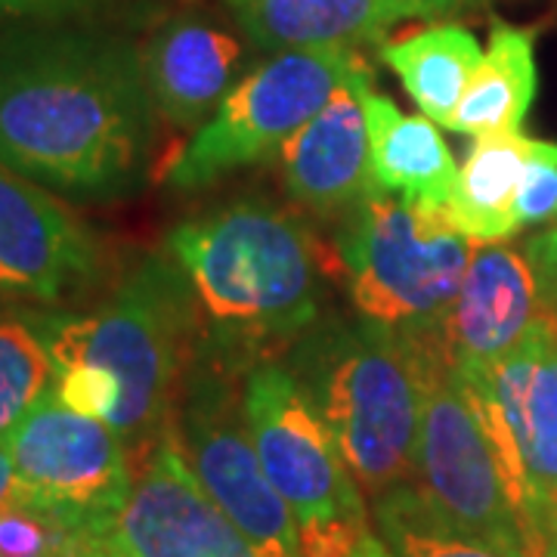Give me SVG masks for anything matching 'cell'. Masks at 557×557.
<instances>
[{
	"label": "cell",
	"instance_id": "cell-22",
	"mask_svg": "<svg viewBox=\"0 0 557 557\" xmlns=\"http://www.w3.org/2000/svg\"><path fill=\"white\" fill-rule=\"evenodd\" d=\"M57 366L32 313L0 317V437L13 431L47 391L57 387Z\"/></svg>",
	"mask_w": 557,
	"mask_h": 557
},
{
	"label": "cell",
	"instance_id": "cell-8",
	"mask_svg": "<svg viewBox=\"0 0 557 557\" xmlns=\"http://www.w3.org/2000/svg\"><path fill=\"white\" fill-rule=\"evenodd\" d=\"M362 60L347 44L282 50L242 78L171 161L168 180L177 189H199L282 146L335 97Z\"/></svg>",
	"mask_w": 557,
	"mask_h": 557
},
{
	"label": "cell",
	"instance_id": "cell-17",
	"mask_svg": "<svg viewBox=\"0 0 557 557\" xmlns=\"http://www.w3.org/2000/svg\"><path fill=\"white\" fill-rule=\"evenodd\" d=\"M226 7L242 32L273 53L379 40L394 22L421 16L416 0H226Z\"/></svg>",
	"mask_w": 557,
	"mask_h": 557
},
{
	"label": "cell",
	"instance_id": "cell-29",
	"mask_svg": "<svg viewBox=\"0 0 557 557\" xmlns=\"http://www.w3.org/2000/svg\"><path fill=\"white\" fill-rule=\"evenodd\" d=\"M468 0H416L418 13L428 16V13H440V10H453V7H461Z\"/></svg>",
	"mask_w": 557,
	"mask_h": 557
},
{
	"label": "cell",
	"instance_id": "cell-10",
	"mask_svg": "<svg viewBox=\"0 0 557 557\" xmlns=\"http://www.w3.org/2000/svg\"><path fill=\"white\" fill-rule=\"evenodd\" d=\"M7 443L20 496L81 530H102L119 520L137 468L106 421L75 412L53 387L13 424Z\"/></svg>",
	"mask_w": 557,
	"mask_h": 557
},
{
	"label": "cell",
	"instance_id": "cell-16",
	"mask_svg": "<svg viewBox=\"0 0 557 557\" xmlns=\"http://www.w3.org/2000/svg\"><path fill=\"white\" fill-rule=\"evenodd\" d=\"M362 106L375 189L412 205L446 208L456 189L458 168L434 121L399 112L397 102L372 90V78L362 81Z\"/></svg>",
	"mask_w": 557,
	"mask_h": 557
},
{
	"label": "cell",
	"instance_id": "cell-19",
	"mask_svg": "<svg viewBox=\"0 0 557 557\" xmlns=\"http://www.w3.org/2000/svg\"><path fill=\"white\" fill-rule=\"evenodd\" d=\"M536 38L530 28L493 22L490 47L483 50L474 78L458 102L453 127L468 137L520 134L536 100Z\"/></svg>",
	"mask_w": 557,
	"mask_h": 557
},
{
	"label": "cell",
	"instance_id": "cell-2",
	"mask_svg": "<svg viewBox=\"0 0 557 557\" xmlns=\"http://www.w3.org/2000/svg\"><path fill=\"white\" fill-rule=\"evenodd\" d=\"M57 372L97 366L119 381L112 431L143 468L171 431V412L199 350V298L174 258H149L94 313H32Z\"/></svg>",
	"mask_w": 557,
	"mask_h": 557
},
{
	"label": "cell",
	"instance_id": "cell-15",
	"mask_svg": "<svg viewBox=\"0 0 557 557\" xmlns=\"http://www.w3.org/2000/svg\"><path fill=\"white\" fill-rule=\"evenodd\" d=\"M239 60V44L214 25L199 20L168 22L143 50L156 112L177 127H196L208 112H218L230 94Z\"/></svg>",
	"mask_w": 557,
	"mask_h": 557
},
{
	"label": "cell",
	"instance_id": "cell-3",
	"mask_svg": "<svg viewBox=\"0 0 557 557\" xmlns=\"http://www.w3.org/2000/svg\"><path fill=\"white\" fill-rule=\"evenodd\" d=\"M285 369L325 418L369 502L416 480L421 375L412 341L359 317L307 329Z\"/></svg>",
	"mask_w": 557,
	"mask_h": 557
},
{
	"label": "cell",
	"instance_id": "cell-12",
	"mask_svg": "<svg viewBox=\"0 0 557 557\" xmlns=\"http://www.w3.org/2000/svg\"><path fill=\"white\" fill-rule=\"evenodd\" d=\"M542 317V295L527 255L480 245L449 310L421 329H399L431 344L458 375H478L515 350Z\"/></svg>",
	"mask_w": 557,
	"mask_h": 557
},
{
	"label": "cell",
	"instance_id": "cell-33",
	"mask_svg": "<svg viewBox=\"0 0 557 557\" xmlns=\"http://www.w3.org/2000/svg\"><path fill=\"white\" fill-rule=\"evenodd\" d=\"M555 552H557V542H555Z\"/></svg>",
	"mask_w": 557,
	"mask_h": 557
},
{
	"label": "cell",
	"instance_id": "cell-14",
	"mask_svg": "<svg viewBox=\"0 0 557 557\" xmlns=\"http://www.w3.org/2000/svg\"><path fill=\"white\" fill-rule=\"evenodd\" d=\"M366 78L372 75L362 62L335 97L282 146V174L292 199L322 218L350 211L375 193L362 106Z\"/></svg>",
	"mask_w": 557,
	"mask_h": 557
},
{
	"label": "cell",
	"instance_id": "cell-20",
	"mask_svg": "<svg viewBox=\"0 0 557 557\" xmlns=\"http://www.w3.org/2000/svg\"><path fill=\"white\" fill-rule=\"evenodd\" d=\"M384 62L406 84L424 119L453 127L458 102L478 72L483 50L465 25H431L381 47Z\"/></svg>",
	"mask_w": 557,
	"mask_h": 557
},
{
	"label": "cell",
	"instance_id": "cell-5",
	"mask_svg": "<svg viewBox=\"0 0 557 557\" xmlns=\"http://www.w3.org/2000/svg\"><path fill=\"white\" fill-rule=\"evenodd\" d=\"M255 362L258 354L236 341L220 335L199 341L174 431L201 490L255 557H300L298 527L260 465L242 409V381Z\"/></svg>",
	"mask_w": 557,
	"mask_h": 557
},
{
	"label": "cell",
	"instance_id": "cell-32",
	"mask_svg": "<svg viewBox=\"0 0 557 557\" xmlns=\"http://www.w3.org/2000/svg\"><path fill=\"white\" fill-rule=\"evenodd\" d=\"M87 545H90V542H87ZM84 552H87V548H84Z\"/></svg>",
	"mask_w": 557,
	"mask_h": 557
},
{
	"label": "cell",
	"instance_id": "cell-7",
	"mask_svg": "<svg viewBox=\"0 0 557 557\" xmlns=\"http://www.w3.org/2000/svg\"><path fill=\"white\" fill-rule=\"evenodd\" d=\"M412 341L421 375L416 480L412 486L434 515L468 536L486 539L523 557H539L527 523L511 498L498 461L496 443L480 416L471 384L416 335Z\"/></svg>",
	"mask_w": 557,
	"mask_h": 557
},
{
	"label": "cell",
	"instance_id": "cell-27",
	"mask_svg": "<svg viewBox=\"0 0 557 557\" xmlns=\"http://www.w3.org/2000/svg\"><path fill=\"white\" fill-rule=\"evenodd\" d=\"M527 260L533 267L542 295V310H548L557 319V226L539 233L527 245Z\"/></svg>",
	"mask_w": 557,
	"mask_h": 557
},
{
	"label": "cell",
	"instance_id": "cell-30",
	"mask_svg": "<svg viewBox=\"0 0 557 557\" xmlns=\"http://www.w3.org/2000/svg\"><path fill=\"white\" fill-rule=\"evenodd\" d=\"M100 533H102V530H100ZM94 536H97V533H94ZM94 536L84 539V542H81L75 552H65V555H38V557H84V548H87V542H90V539H94Z\"/></svg>",
	"mask_w": 557,
	"mask_h": 557
},
{
	"label": "cell",
	"instance_id": "cell-13",
	"mask_svg": "<svg viewBox=\"0 0 557 557\" xmlns=\"http://www.w3.org/2000/svg\"><path fill=\"white\" fill-rule=\"evenodd\" d=\"M124 557H255L251 545L201 490L177 443V431L137 471L115 520Z\"/></svg>",
	"mask_w": 557,
	"mask_h": 557
},
{
	"label": "cell",
	"instance_id": "cell-4",
	"mask_svg": "<svg viewBox=\"0 0 557 557\" xmlns=\"http://www.w3.org/2000/svg\"><path fill=\"white\" fill-rule=\"evenodd\" d=\"M218 335L255 350L317 319V251L298 218L260 199L180 223L168 239Z\"/></svg>",
	"mask_w": 557,
	"mask_h": 557
},
{
	"label": "cell",
	"instance_id": "cell-9",
	"mask_svg": "<svg viewBox=\"0 0 557 557\" xmlns=\"http://www.w3.org/2000/svg\"><path fill=\"white\" fill-rule=\"evenodd\" d=\"M471 384L539 557L557 542V319L542 310L515 350Z\"/></svg>",
	"mask_w": 557,
	"mask_h": 557
},
{
	"label": "cell",
	"instance_id": "cell-23",
	"mask_svg": "<svg viewBox=\"0 0 557 557\" xmlns=\"http://www.w3.org/2000/svg\"><path fill=\"white\" fill-rule=\"evenodd\" d=\"M94 533L100 530H81L25 496H16L7 508H0V557L65 555Z\"/></svg>",
	"mask_w": 557,
	"mask_h": 557
},
{
	"label": "cell",
	"instance_id": "cell-25",
	"mask_svg": "<svg viewBox=\"0 0 557 557\" xmlns=\"http://www.w3.org/2000/svg\"><path fill=\"white\" fill-rule=\"evenodd\" d=\"M515 218L520 226L557 218V143L536 139V152L518 189Z\"/></svg>",
	"mask_w": 557,
	"mask_h": 557
},
{
	"label": "cell",
	"instance_id": "cell-26",
	"mask_svg": "<svg viewBox=\"0 0 557 557\" xmlns=\"http://www.w3.org/2000/svg\"><path fill=\"white\" fill-rule=\"evenodd\" d=\"M112 0H0V20L65 22L94 13Z\"/></svg>",
	"mask_w": 557,
	"mask_h": 557
},
{
	"label": "cell",
	"instance_id": "cell-11",
	"mask_svg": "<svg viewBox=\"0 0 557 557\" xmlns=\"http://www.w3.org/2000/svg\"><path fill=\"white\" fill-rule=\"evenodd\" d=\"M100 267V242L62 201L0 168V295L65 304L94 285Z\"/></svg>",
	"mask_w": 557,
	"mask_h": 557
},
{
	"label": "cell",
	"instance_id": "cell-1",
	"mask_svg": "<svg viewBox=\"0 0 557 557\" xmlns=\"http://www.w3.org/2000/svg\"><path fill=\"white\" fill-rule=\"evenodd\" d=\"M152 112L127 38L57 22L0 35V168L75 199L124 196L146 171Z\"/></svg>",
	"mask_w": 557,
	"mask_h": 557
},
{
	"label": "cell",
	"instance_id": "cell-18",
	"mask_svg": "<svg viewBox=\"0 0 557 557\" xmlns=\"http://www.w3.org/2000/svg\"><path fill=\"white\" fill-rule=\"evenodd\" d=\"M536 139L520 134L478 137L443 214L471 245H498L520 230L515 218L518 189Z\"/></svg>",
	"mask_w": 557,
	"mask_h": 557
},
{
	"label": "cell",
	"instance_id": "cell-28",
	"mask_svg": "<svg viewBox=\"0 0 557 557\" xmlns=\"http://www.w3.org/2000/svg\"><path fill=\"white\" fill-rule=\"evenodd\" d=\"M16 496H20V483H16L10 443H7V437H0V508H7Z\"/></svg>",
	"mask_w": 557,
	"mask_h": 557
},
{
	"label": "cell",
	"instance_id": "cell-6",
	"mask_svg": "<svg viewBox=\"0 0 557 557\" xmlns=\"http://www.w3.org/2000/svg\"><path fill=\"white\" fill-rule=\"evenodd\" d=\"M474 248L443 208L379 189L347 211L338 233V258L357 313L391 329L437 322L456 300Z\"/></svg>",
	"mask_w": 557,
	"mask_h": 557
},
{
	"label": "cell",
	"instance_id": "cell-21",
	"mask_svg": "<svg viewBox=\"0 0 557 557\" xmlns=\"http://www.w3.org/2000/svg\"><path fill=\"white\" fill-rule=\"evenodd\" d=\"M375 530L391 557H523L486 539L468 536L434 515L412 483L372 502Z\"/></svg>",
	"mask_w": 557,
	"mask_h": 557
},
{
	"label": "cell",
	"instance_id": "cell-31",
	"mask_svg": "<svg viewBox=\"0 0 557 557\" xmlns=\"http://www.w3.org/2000/svg\"><path fill=\"white\" fill-rule=\"evenodd\" d=\"M548 557H557V552H552V555H548Z\"/></svg>",
	"mask_w": 557,
	"mask_h": 557
},
{
	"label": "cell",
	"instance_id": "cell-24",
	"mask_svg": "<svg viewBox=\"0 0 557 557\" xmlns=\"http://www.w3.org/2000/svg\"><path fill=\"white\" fill-rule=\"evenodd\" d=\"M57 397L72 406L75 412L90 418H100L109 428L115 424L121 412V387L119 381L97 366H75L62 369L57 379Z\"/></svg>",
	"mask_w": 557,
	"mask_h": 557
}]
</instances>
